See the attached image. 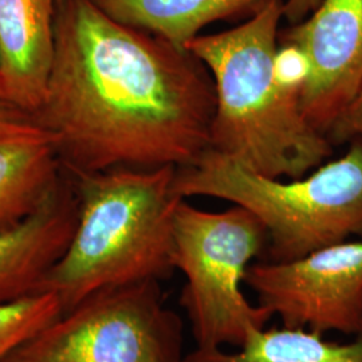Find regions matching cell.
Masks as SVG:
<instances>
[{"label": "cell", "mask_w": 362, "mask_h": 362, "mask_svg": "<svg viewBox=\"0 0 362 362\" xmlns=\"http://www.w3.org/2000/svg\"><path fill=\"white\" fill-rule=\"evenodd\" d=\"M215 107L214 78L192 52L118 22L95 0H58L35 116L66 173L189 167L211 146Z\"/></svg>", "instance_id": "1"}, {"label": "cell", "mask_w": 362, "mask_h": 362, "mask_svg": "<svg viewBox=\"0 0 362 362\" xmlns=\"http://www.w3.org/2000/svg\"><path fill=\"white\" fill-rule=\"evenodd\" d=\"M284 18V0H267L242 25L199 35L188 52L215 83L209 149L262 176L298 179L322 165L332 145L305 118L299 86L281 70Z\"/></svg>", "instance_id": "2"}, {"label": "cell", "mask_w": 362, "mask_h": 362, "mask_svg": "<svg viewBox=\"0 0 362 362\" xmlns=\"http://www.w3.org/2000/svg\"><path fill=\"white\" fill-rule=\"evenodd\" d=\"M176 167L113 168L71 176L78 220L65 255L40 287L62 314L113 286L168 279L173 267Z\"/></svg>", "instance_id": "3"}, {"label": "cell", "mask_w": 362, "mask_h": 362, "mask_svg": "<svg viewBox=\"0 0 362 362\" xmlns=\"http://www.w3.org/2000/svg\"><path fill=\"white\" fill-rule=\"evenodd\" d=\"M175 192L247 208L267 231L269 260H294L362 238V141L354 140L342 157L290 181L254 173L208 149L192 165L177 168Z\"/></svg>", "instance_id": "4"}, {"label": "cell", "mask_w": 362, "mask_h": 362, "mask_svg": "<svg viewBox=\"0 0 362 362\" xmlns=\"http://www.w3.org/2000/svg\"><path fill=\"white\" fill-rule=\"evenodd\" d=\"M267 248V231L251 211L233 206L208 212L177 203L173 214V267L184 274L180 305L197 349L242 348L266 329L270 311L247 299V269Z\"/></svg>", "instance_id": "5"}, {"label": "cell", "mask_w": 362, "mask_h": 362, "mask_svg": "<svg viewBox=\"0 0 362 362\" xmlns=\"http://www.w3.org/2000/svg\"><path fill=\"white\" fill-rule=\"evenodd\" d=\"M182 346L180 315L146 281L93 293L4 362H184Z\"/></svg>", "instance_id": "6"}, {"label": "cell", "mask_w": 362, "mask_h": 362, "mask_svg": "<svg viewBox=\"0 0 362 362\" xmlns=\"http://www.w3.org/2000/svg\"><path fill=\"white\" fill-rule=\"evenodd\" d=\"M245 285L282 326L325 336L362 333V242H342L288 262H259Z\"/></svg>", "instance_id": "7"}, {"label": "cell", "mask_w": 362, "mask_h": 362, "mask_svg": "<svg viewBox=\"0 0 362 362\" xmlns=\"http://www.w3.org/2000/svg\"><path fill=\"white\" fill-rule=\"evenodd\" d=\"M279 46L303 61V116L330 133L362 89V0H321L308 18L279 33Z\"/></svg>", "instance_id": "8"}, {"label": "cell", "mask_w": 362, "mask_h": 362, "mask_svg": "<svg viewBox=\"0 0 362 362\" xmlns=\"http://www.w3.org/2000/svg\"><path fill=\"white\" fill-rule=\"evenodd\" d=\"M77 220L76 184L64 170L40 207L0 230V305L39 294L46 276L65 255Z\"/></svg>", "instance_id": "9"}, {"label": "cell", "mask_w": 362, "mask_h": 362, "mask_svg": "<svg viewBox=\"0 0 362 362\" xmlns=\"http://www.w3.org/2000/svg\"><path fill=\"white\" fill-rule=\"evenodd\" d=\"M62 176L52 134L35 113L0 94V230L40 207Z\"/></svg>", "instance_id": "10"}, {"label": "cell", "mask_w": 362, "mask_h": 362, "mask_svg": "<svg viewBox=\"0 0 362 362\" xmlns=\"http://www.w3.org/2000/svg\"><path fill=\"white\" fill-rule=\"evenodd\" d=\"M58 0H0V94L37 113L55 55Z\"/></svg>", "instance_id": "11"}, {"label": "cell", "mask_w": 362, "mask_h": 362, "mask_svg": "<svg viewBox=\"0 0 362 362\" xmlns=\"http://www.w3.org/2000/svg\"><path fill=\"white\" fill-rule=\"evenodd\" d=\"M118 22L146 31L180 52L202 28L219 21L252 16L267 0H95Z\"/></svg>", "instance_id": "12"}, {"label": "cell", "mask_w": 362, "mask_h": 362, "mask_svg": "<svg viewBox=\"0 0 362 362\" xmlns=\"http://www.w3.org/2000/svg\"><path fill=\"white\" fill-rule=\"evenodd\" d=\"M184 362H362V333L338 344L322 334L285 326L263 329L233 351L196 349Z\"/></svg>", "instance_id": "13"}, {"label": "cell", "mask_w": 362, "mask_h": 362, "mask_svg": "<svg viewBox=\"0 0 362 362\" xmlns=\"http://www.w3.org/2000/svg\"><path fill=\"white\" fill-rule=\"evenodd\" d=\"M61 314V302L52 293L0 305V362Z\"/></svg>", "instance_id": "14"}, {"label": "cell", "mask_w": 362, "mask_h": 362, "mask_svg": "<svg viewBox=\"0 0 362 362\" xmlns=\"http://www.w3.org/2000/svg\"><path fill=\"white\" fill-rule=\"evenodd\" d=\"M330 133L339 141L349 139L362 141V89L339 117Z\"/></svg>", "instance_id": "15"}, {"label": "cell", "mask_w": 362, "mask_h": 362, "mask_svg": "<svg viewBox=\"0 0 362 362\" xmlns=\"http://www.w3.org/2000/svg\"><path fill=\"white\" fill-rule=\"evenodd\" d=\"M321 0H284L285 6V18L290 25L308 18L320 4Z\"/></svg>", "instance_id": "16"}]
</instances>
